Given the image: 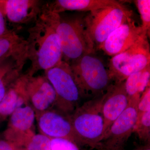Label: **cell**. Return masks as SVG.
Instances as JSON below:
<instances>
[{
	"mask_svg": "<svg viewBox=\"0 0 150 150\" xmlns=\"http://www.w3.org/2000/svg\"><path fill=\"white\" fill-rule=\"evenodd\" d=\"M34 25L28 30L26 53L30 67L25 74L34 76L45 71L62 60L61 43L54 23L47 13L42 11Z\"/></svg>",
	"mask_w": 150,
	"mask_h": 150,
	"instance_id": "cell-1",
	"label": "cell"
},
{
	"mask_svg": "<svg viewBox=\"0 0 150 150\" xmlns=\"http://www.w3.org/2000/svg\"><path fill=\"white\" fill-rule=\"evenodd\" d=\"M43 11L49 14L55 25L63 61L70 65L83 55L94 53L95 48L87 29L84 16L64 17Z\"/></svg>",
	"mask_w": 150,
	"mask_h": 150,
	"instance_id": "cell-2",
	"label": "cell"
},
{
	"mask_svg": "<svg viewBox=\"0 0 150 150\" xmlns=\"http://www.w3.org/2000/svg\"><path fill=\"white\" fill-rule=\"evenodd\" d=\"M82 98L102 96L115 82L108 68L94 53L86 54L70 64Z\"/></svg>",
	"mask_w": 150,
	"mask_h": 150,
	"instance_id": "cell-3",
	"label": "cell"
},
{
	"mask_svg": "<svg viewBox=\"0 0 150 150\" xmlns=\"http://www.w3.org/2000/svg\"><path fill=\"white\" fill-rule=\"evenodd\" d=\"M104 95L79 106L70 115L75 134L80 143L97 146L103 137L104 121L101 106Z\"/></svg>",
	"mask_w": 150,
	"mask_h": 150,
	"instance_id": "cell-4",
	"label": "cell"
},
{
	"mask_svg": "<svg viewBox=\"0 0 150 150\" xmlns=\"http://www.w3.org/2000/svg\"><path fill=\"white\" fill-rule=\"evenodd\" d=\"M45 76L53 86L56 94L54 108L70 116L79 107L81 95L70 65L62 60L45 71Z\"/></svg>",
	"mask_w": 150,
	"mask_h": 150,
	"instance_id": "cell-5",
	"label": "cell"
},
{
	"mask_svg": "<svg viewBox=\"0 0 150 150\" xmlns=\"http://www.w3.org/2000/svg\"><path fill=\"white\" fill-rule=\"evenodd\" d=\"M131 11L123 5L108 7L89 12L84 16V20L95 49H99L110 34L131 17Z\"/></svg>",
	"mask_w": 150,
	"mask_h": 150,
	"instance_id": "cell-6",
	"label": "cell"
},
{
	"mask_svg": "<svg viewBox=\"0 0 150 150\" xmlns=\"http://www.w3.org/2000/svg\"><path fill=\"white\" fill-rule=\"evenodd\" d=\"M148 37L143 35L126 51L110 59L108 69L115 81H124L129 76L150 66Z\"/></svg>",
	"mask_w": 150,
	"mask_h": 150,
	"instance_id": "cell-7",
	"label": "cell"
},
{
	"mask_svg": "<svg viewBox=\"0 0 150 150\" xmlns=\"http://www.w3.org/2000/svg\"><path fill=\"white\" fill-rule=\"evenodd\" d=\"M140 96L130 98L126 109L112 123L107 134L98 144L102 150H120L134 132Z\"/></svg>",
	"mask_w": 150,
	"mask_h": 150,
	"instance_id": "cell-8",
	"label": "cell"
},
{
	"mask_svg": "<svg viewBox=\"0 0 150 150\" xmlns=\"http://www.w3.org/2000/svg\"><path fill=\"white\" fill-rule=\"evenodd\" d=\"M35 111L30 105L19 108L9 116L7 128L1 135L22 149L27 141L35 134Z\"/></svg>",
	"mask_w": 150,
	"mask_h": 150,
	"instance_id": "cell-9",
	"label": "cell"
},
{
	"mask_svg": "<svg viewBox=\"0 0 150 150\" xmlns=\"http://www.w3.org/2000/svg\"><path fill=\"white\" fill-rule=\"evenodd\" d=\"M40 134L50 139L69 140L76 144L80 143L73 129L70 116L54 108L35 113Z\"/></svg>",
	"mask_w": 150,
	"mask_h": 150,
	"instance_id": "cell-10",
	"label": "cell"
},
{
	"mask_svg": "<svg viewBox=\"0 0 150 150\" xmlns=\"http://www.w3.org/2000/svg\"><path fill=\"white\" fill-rule=\"evenodd\" d=\"M144 35L146 34L141 26L130 17L110 34L99 49L112 57L126 51Z\"/></svg>",
	"mask_w": 150,
	"mask_h": 150,
	"instance_id": "cell-11",
	"label": "cell"
},
{
	"mask_svg": "<svg viewBox=\"0 0 150 150\" xmlns=\"http://www.w3.org/2000/svg\"><path fill=\"white\" fill-rule=\"evenodd\" d=\"M26 75L28 96L30 104L35 113L53 108L56 102V93L45 75Z\"/></svg>",
	"mask_w": 150,
	"mask_h": 150,
	"instance_id": "cell-12",
	"label": "cell"
},
{
	"mask_svg": "<svg viewBox=\"0 0 150 150\" xmlns=\"http://www.w3.org/2000/svg\"><path fill=\"white\" fill-rule=\"evenodd\" d=\"M124 82H116L104 94L101 106L104 121L103 137L129 104L130 98L125 90Z\"/></svg>",
	"mask_w": 150,
	"mask_h": 150,
	"instance_id": "cell-13",
	"label": "cell"
},
{
	"mask_svg": "<svg viewBox=\"0 0 150 150\" xmlns=\"http://www.w3.org/2000/svg\"><path fill=\"white\" fill-rule=\"evenodd\" d=\"M44 3L39 0H4L6 18L14 25L35 23L42 12Z\"/></svg>",
	"mask_w": 150,
	"mask_h": 150,
	"instance_id": "cell-14",
	"label": "cell"
},
{
	"mask_svg": "<svg viewBox=\"0 0 150 150\" xmlns=\"http://www.w3.org/2000/svg\"><path fill=\"white\" fill-rule=\"evenodd\" d=\"M123 6L115 0H56L44 4L43 10L60 14L66 11L90 12L108 7Z\"/></svg>",
	"mask_w": 150,
	"mask_h": 150,
	"instance_id": "cell-15",
	"label": "cell"
},
{
	"mask_svg": "<svg viewBox=\"0 0 150 150\" xmlns=\"http://www.w3.org/2000/svg\"><path fill=\"white\" fill-rule=\"evenodd\" d=\"M26 74H23L11 85L0 102V115L5 119L19 108L30 104L26 89Z\"/></svg>",
	"mask_w": 150,
	"mask_h": 150,
	"instance_id": "cell-16",
	"label": "cell"
},
{
	"mask_svg": "<svg viewBox=\"0 0 150 150\" xmlns=\"http://www.w3.org/2000/svg\"><path fill=\"white\" fill-rule=\"evenodd\" d=\"M27 53L11 56L0 63V102L11 85L22 74Z\"/></svg>",
	"mask_w": 150,
	"mask_h": 150,
	"instance_id": "cell-17",
	"label": "cell"
},
{
	"mask_svg": "<svg viewBox=\"0 0 150 150\" xmlns=\"http://www.w3.org/2000/svg\"><path fill=\"white\" fill-rule=\"evenodd\" d=\"M26 40L13 30L0 37V63L5 59L26 52Z\"/></svg>",
	"mask_w": 150,
	"mask_h": 150,
	"instance_id": "cell-18",
	"label": "cell"
},
{
	"mask_svg": "<svg viewBox=\"0 0 150 150\" xmlns=\"http://www.w3.org/2000/svg\"><path fill=\"white\" fill-rule=\"evenodd\" d=\"M150 66L133 74L124 81V87L129 98L142 95L150 85Z\"/></svg>",
	"mask_w": 150,
	"mask_h": 150,
	"instance_id": "cell-19",
	"label": "cell"
},
{
	"mask_svg": "<svg viewBox=\"0 0 150 150\" xmlns=\"http://www.w3.org/2000/svg\"><path fill=\"white\" fill-rule=\"evenodd\" d=\"M134 132L137 134L140 139L149 141L150 137V110L137 115Z\"/></svg>",
	"mask_w": 150,
	"mask_h": 150,
	"instance_id": "cell-20",
	"label": "cell"
},
{
	"mask_svg": "<svg viewBox=\"0 0 150 150\" xmlns=\"http://www.w3.org/2000/svg\"><path fill=\"white\" fill-rule=\"evenodd\" d=\"M51 139L43 134H35L22 148L23 150H51Z\"/></svg>",
	"mask_w": 150,
	"mask_h": 150,
	"instance_id": "cell-21",
	"label": "cell"
},
{
	"mask_svg": "<svg viewBox=\"0 0 150 150\" xmlns=\"http://www.w3.org/2000/svg\"><path fill=\"white\" fill-rule=\"evenodd\" d=\"M141 16L142 30L149 36L150 32V1L136 0L134 1Z\"/></svg>",
	"mask_w": 150,
	"mask_h": 150,
	"instance_id": "cell-22",
	"label": "cell"
},
{
	"mask_svg": "<svg viewBox=\"0 0 150 150\" xmlns=\"http://www.w3.org/2000/svg\"><path fill=\"white\" fill-rule=\"evenodd\" d=\"M51 150H79L75 143L62 139H51Z\"/></svg>",
	"mask_w": 150,
	"mask_h": 150,
	"instance_id": "cell-23",
	"label": "cell"
},
{
	"mask_svg": "<svg viewBox=\"0 0 150 150\" xmlns=\"http://www.w3.org/2000/svg\"><path fill=\"white\" fill-rule=\"evenodd\" d=\"M150 110V85L147 87L140 96L137 105V112L139 115Z\"/></svg>",
	"mask_w": 150,
	"mask_h": 150,
	"instance_id": "cell-24",
	"label": "cell"
},
{
	"mask_svg": "<svg viewBox=\"0 0 150 150\" xmlns=\"http://www.w3.org/2000/svg\"><path fill=\"white\" fill-rule=\"evenodd\" d=\"M7 28L6 22V17L4 12V0H0V37L6 35L10 32Z\"/></svg>",
	"mask_w": 150,
	"mask_h": 150,
	"instance_id": "cell-25",
	"label": "cell"
},
{
	"mask_svg": "<svg viewBox=\"0 0 150 150\" xmlns=\"http://www.w3.org/2000/svg\"><path fill=\"white\" fill-rule=\"evenodd\" d=\"M0 150H23L0 135Z\"/></svg>",
	"mask_w": 150,
	"mask_h": 150,
	"instance_id": "cell-26",
	"label": "cell"
},
{
	"mask_svg": "<svg viewBox=\"0 0 150 150\" xmlns=\"http://www.w3.org/2000/svg\"><path fill=\"white\" fill-rule=\"evenodd\" d=\"M6 119H5L4 118H3V117H2V116H1V115H0V124L2 123L3 121H4Z\"/></svg>",
	"mask_w": 150,
	"mask_h": 150,
	"instance_id": "cell-27",
	"label": "cell"
},
{
	"mask_svg": "<svg viewBox=\"0 0 150 150\" xmlns=\"http://www.w3.org/2000/svg\"><path fill=\"white\" fill-rule=\"evenodd\" d=\"M141 150H150V149L149 147V146H147V147L143 148Z\"/></svg>",
	"mask_w": 150,
	"mask_h": 150,
	"instance_id": "cell-28",
	"label": "cell"
}]
</instances>
